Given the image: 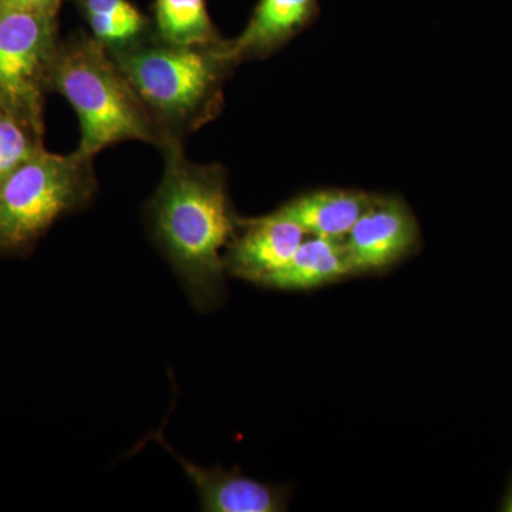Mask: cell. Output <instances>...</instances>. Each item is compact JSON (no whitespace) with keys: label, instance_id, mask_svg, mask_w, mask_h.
<instances>
[{"label":"cell","instance_id":"1","mask_svg":"<svg viewBox=\"0 0 512 512\" xmlns=\"http://www.w3.org/2000/svg\"><path fill=\"white\" fill-rule=\"evenodd\" d=\"M161 151L165 170L147 204L148 229L192 305L208 312L224 298V255L239 228L227 173L187 160L181 143Z\"/></svg>","mask_w":512,"mask_h":512},{"label":"cell","instance_id":"2","mask_svg":"<svg viewBox=\"0 0 512 512\" xmlns=\"http://www.w3.org/2000/svg\"><path fill=\"white\" fill-rule=\"evenodd\" d=\"M220 42L208 46L141 42L109 47L138 99L161 136L164 150L181 143L184 134L214 119L221 106L222 83L231 64L218 50Z\"/></svg>","mask_w":512,"mask_h":512},{"label":"cell","instance_id":"3","mask_svg":"<svg viewBox=\"0 0 512 512\" xmlns=\"http://www.w3.org/2000/svg\"><path fill=\"white\" fill-rule=\"evenodd\" d=\"M50 87L72 104L80 121L77 151L94 158L121 141H144L163 148L156 123L130 82L96 37L59 46L50 73Z\"/></svg>","mask_w":512,"mask_h":512},{"label":"cell","instance_id":"4","mask_svg":"<svg viewBox=\"0 0 512 512\" xmlns=\"http://www.w3.org/2000/svg\"><path fill=\"white\" fill-rule=\"evenodd\" d=\"M96 191L93 158L37 148L0 185V258L29 254L57 220L86 208Z\"/></svg>","mask_w":512,"mask_h":512},{"label":"cell","instance_id":"5","mask_svg":"<svg viewBox=\"0 0 512 512\" xmlns=\"http://www.w3.org/2000/svg\"><path fill=\"white\" fill-rule=\"evenodd\" d=\"M37 10L0 8V110L43 134V101L57 49L55 20Z\"/></svg>","mask_w":512,"mask_h":512},{"label":"cell","instance_id":"6","mask_svg":"<svg viewBox=\"0 0 512 512\" xmlns=\"http://www.w3.org/2000/svg\"><path fill=\"white\" fill-rule=\"evenodd\" d=\"M419 242V224L406 202L377 195L343 239L353 274L389 268Z\"/></svg>","mask_w":512,"mask_h":512},{"label":"cell","instance_id":"7","mask_svg":"<svg viewBox=\"0 0 512 512\" xmlns=\"http://www.w3.org/2000/svg\"><path fill=\"white\" fill-rule=\"evenodd\" d=\"M305 237L298 224L276 211L239 220L237 234L225 251V272L262 285L291 261Z\"/></svg>","mask_w":512,"mask_h":512},{"label":"cell","instance_id":"8","mask_svg":"<svg viewBox=\"0 0 512 512\" xmlns=\"http://www.w3.org/2000/svg\"><path fill=\"white\" fill-rule=\"evenodd\" d=\"M177 458L200 498L201 510L207 512H279L285 511L288 495L284 488L261 483L254 478L221 468L197 466L178 454L165 440L163 429L148 437Z\"/></svg>","mask_w":512,"mask_h":512},{"label":"cell","instance_id":"9","mask_svg":"<svg viewBox=\"0 0 512 512\" xmlns=\"http://www.w3.org/2000/svg\"><path fill=\"white\" fill-rule=\"evenodd\" d=\"M319 0H259L244 32L218 50L231 66L262 59L298 35L318 15Z\"/></svg>","mask_w":512,"mask_h":512},{"label":"cell","instance_id":"10","mask_svg":"<svg viewBox=\"0 0 512 512\" xmlns=\"http://www.w3.org/2000/svg\"><path fill=\"white\" fill-rule=\"evenodd\" d=\"M375 197L356 190H318L293 198L276 212L298 224L309 237L343 241Z\"/></svg>","mask_w":512,"mask_h":512},{"label":"cell","instance_id":"11","mask_svg":"<svg viewBox=\"0 0 512 512\" xmlns=\"http://www.w3.org/2000/svg\"><path fill=\"white\" fill-rule=\"evenodd\" d=\"M348 252L340 239L311 237L302 242L291 261L269 276L264 286L303 291L352 275Z\"/></svg>","mask_w":512,"mask_h":512},{"label":"cell","instance_id":"12","mask_svg":"<svg viewBox=\"0 0 512 512\" xmlns=\"http://www.w3.org/2000/svg\"><path fill=\"white\" fill-rule=\"evenodd\" d=\"M160 39L174 45L208 46L220 42L205 0H157Z\"/></svg>","mask_w":512,"mask_h":512},{"label":"cell","instance_id":"13","mask_svg":"<svg viewBox=\"0 0 512 512\" xmlns=\"http://www.w3.org/2000/svg\"><path fill=\"white\" fill-rule=\"evenodd\" d=\"M42 146V136L12 114L0 110V185Z\"/></svg>","mask_w":512,"mask_h":512},{"label":"cell","instance_id":"14","mask_svg":"<svg viewBox=\"0 0 512 512\" xmlns=\"http://www.w3.org/2000/svg\"><path fill=\"white\" fill-rule=\"evenodd\" d=\"M87 15L117 16V18H143L128 0H84Z\"/></svg>","mask_w":512,"mask_h":512},{"label":"cell","instance_id":"15","mask_svg":"<svg viewBox=\"0 0 512 512\" xmlns=\"http://www.w3.org/2000/svg\"><path fill=\"white\" fill-rule=\"evenodd\" d=\"M57 0H0V8L37 10L55 15Z\"/></svg>","mask_w":512,"mask_h":512},{"label":"cell","instance_id":"16","mask_svg":"<svg viewBox=\"0 0 512 512\" xmlns=\"http://www.w3.org/2000/svg\"><path fill=\"white\" fill-rule=\"evenodd\" d=\"M505 511L512 512V493L510 494V497H508L507 503H505Z\"/></svg>","mask_w":512,"mask_h":512}]
</instances>
